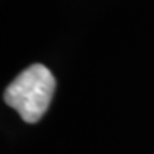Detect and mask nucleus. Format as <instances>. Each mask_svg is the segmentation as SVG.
<instances>
[{
  "label": "nucleus",
  "mask_w": 154,
  "mask_h": 154,
  "mask_svg": "<svg viewBox=\"0 0 154 154\" xmlns=\"http://www.w3.org/2000/svg\"><path fill=\"white\" fill-rule=\"evenodd\" d=\"M57 80L41 63L24 69L3 93V101L14 109L25 123H38L47 112Z\"/></svg>",
  "instance_id": "obj_1"
}]
</instances>
